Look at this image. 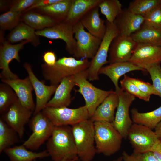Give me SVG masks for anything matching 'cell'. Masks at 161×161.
I'll return each mask as SVG.
<instances>
[{
    "label": "cell",
    "mask_w": 161,
    "mask_h": 161,
    "mask_svg": "<svg viewBox=\"0 0 161 161\" xmlns=\"http://www.w3.org/2000/svg\"><path fill=\"white\" fill-rule=\"evenodd\" d=\"M74 78L75 85L79 87L76 92L80 93L84 98L85 105L90 117L113 90H104L94 86L88 80L87 69L75 75Z\"/></svg>",
    "instance_id": "5b68a950"
},
{
    "label": "cell",
    "mask_w": 161,
    "mask_h": 161,
    "mask_svg": "<svg viewBox=\"0 0 161 161\" xmlns=\"http://www.w3.org/2000/svg\"><path fill=\"white\" fill-rule=\"evenodd\" d=\"M94 124L97 153L109 156L118 151L123 138L112 123L97 121Z\"/></svg>",
    "instance_id": "277c9868"
},
{
    "label": "cell",
    "mask_w": 161,
    "mask_h": 161,
    "mask_svg": "<svg viewBox=\"0 0 161 161\" xmlns=\"http://www.w3.org/2000/svg\"><path fill=\"white\" fill-rule=\"evenodd\" d=\"M46 148L54 161L78 156L71 126H55L51 136L47 140Z\"/></svg>",
    "instance_id": "7a4b0ae2"
},
{
    "label": "cell",
    "mask_w": 161,
    "mask_h": 161,
    "mask_svg": "<svg viewBox=\"0 0 161 161\" xmlns=\"http://www.w3.org/2000/svg\"><path fill=\"white\" fill-rule=\"evenodd\" d=\"M89 64L88 59H77L73 57L64 56L57 60L53 66L42 64V75L50 85L58 86L64 78L87 69Z\"/></svg>",
    "instance_id": "6da1fadb"
},
{
    "label": "cell",
    "mask_w": 161,
    "mask_h": 161,
    "mask_svg": "<svg viewBox=\"0 0 161 161\" xmlns=\"http://www.w3.org/2000/svg\"><path fill=\"white\" fill-rule=\"evenodd\" d=\"M98 6L90 10L81 18L80 21L88 32L101 39L105 33V21L100 17Z\"/></svg>",
    "instance_id": "603a6c76"
},
{
    "label": "cell",
    "mask_w": 161,
    "mask_h": 161,
    "mask_svg": "<svg viewBox=\"0 0 161 161\" xmlns=\"http://www.w3.org/2000/svg\"><path fill=\"white\" fill-rule=\"evenodd\" d=\"M42 58L44 63L49 66L54 65L57 61L55 53L51 50L45 52L42 55Z\"/></svg>",
    "instance_id": "b9f144b4"
},
{
    "label": "cell",
    "mask_w": 161,
    "mask_h": 161,
    "mask_svg": "<svg viewBox=\"0 0 161 161\" xmlns=\"http://www.w3.org/2000/svg\"><path fill=\"white\" fill-rule=\"evenodd\" d=\"M73 27L63 21L41 30L35 31L37 36L52 40L61 39L66 44V49L70 55H73L76 46V41L74 37Z\"/></svg>",
    "instance_id": "5bb4252c"
},
{
    "label": "cell",
    "mask_w": 161,
    "mask_h": 161,
    "mask_svg": "<svg viewBox=\"0 0 161 161\" xmlns=\"http://www.w3.org/2000/svg\"><path fill=\"white\" fill-rule=\"evenodd\" d=\"M4 152L8 157L10 161H33L38 158H43L49 156L47 150L35 152L28 150L23 144L7 148Z\"/></svg>",
    "instance_id": "484cf974"
},
{
    "label": "cell",
    "mask_w": 161,
    "mask_h": 161,
    "mask_svg": "<svg viewBox=\"0 0 161 161\" xmlns=\"http://www.w3.org/2000/svg\"><path fill=\"white\" fill-rule=\"evenodd\" d=\"M23 66L28 74L36 95V102L33 115L41 112L46 107L50 100L51 96L54 93L58 86H47L40 80L34 73L30 64L25 62Z\"/></svg>",
    "instance_id": "e0dca14e"
},
{
    "label": "cell",
    "mask_w": 161,
    "mask_h": 161,
    "mask_svg": "<svg viewBox=\"0 0 161 161\" xmlns=\"http://www.w3.org/2000/svg\"><path fill=\"white\" fill-rule=\"evenodd\" d=\"M21 21L38 30L51 27L60 22L49 16L32 10L22 13Z\"/></svg>",
    "instance_id": "4316f807"
},
{
    "label": "cell",
    "mask_w": 161,
    "mask_h": 161,
    "mask_svg": "<svg viewBox=\"0 0 161 161\" xmlns=\"http://www.w3.org/2000/svg\"><path fill=\"white\" fill-rule=\"evenodd\" d=\"M154 129V132L157 137L161 140V121L157 125Z\"/></svg>",
    "instance_id": "bcb514c9"
},
{
    "label": "cell",
    "mask_w": 161,
    "mask_h": 161,
    "mask_svg": "<svg viewBox=\"0 0 161 161\" xmlns=\"http://www.w3.org/2000/svg\"><path fill=\"white\" fill-rule=\"evenodd\" d=\"M75 85L74 75L63 79L57 86L53 97L47 103L46 107L58 108L69 106L72 100L71 92Z\"/></svg>",
    "instance_id": "ffe728a7"
},
{
    "label": "cell",
    "mask_w": 161,
    "mask_h": 161,
    "mask_svg": "<svg viewBox=\"0 0 161 161\" xmlns=\"http://www.w3.org/2000/svg\"><path fill=\"white\" fill-rule=\"evenodd\" d=\"M38 0H17L11 1L9 10L22 13L35 4Z\"/></svg>",
    "instance_id": "ab89813d"
},
{
    "label": "cell",
    "mask_w": 161,
    "mask_h": 161,
    "mask_svg": "<svg viewBox=\"0 0 161 161\" xmlns=\"http://www.w3.org/2000/svg\"><path fill=\"white\" fill-rule=\"evenodd\" d=\"M106 29L98 50L90 61L87 69L88 79L90 81L99 79V72L103 66L108 63V55L111 44L113 39L119 34V31L114 23L105 21Z\"/></svg>",
    "instance_id": "8992f818"
},
{
    "label": "cell",
    "mask_w": 161,
    "mask_h": 161,
    "mask_svg": "<svg viewBox=\"0 0 161 161\" xmlns=\"http://www.w3.org/2000/svg\"><path fill=\"white\" fill-rule=\"evenodd\" d=\"M151 79L155 95L161 98V67L160 64L151 66L146 69Z\"/></svg>",
    "instance_id": "8d00e7d4"
},
{
    "label": "cell",
    "mask_w": 161,
    "mask_h": 161,
    "mask_svg": "<svg viewBox=\"0 0 161 161\" xmlns=\"http://www.w3.org/2000/svg\"><path fill=\"white\" fill-rule=\"evenodd\" d=\"M116 92L118 95L119 104L112 124L123 138L126 139L128 131L133 123L129 114V108L135 97L121 88Z\"/></svg>",
    "instance_id": "8fae6325"
},
{
    "label": "cell",
    "mask_w": 161,
    "mask_h": 161,
    "mask_svg": "<svg viewBox=\"0 0 161 161\" xmlns=\"http://www.w3.org/2000/svg\"><path fill=\"white\" fill-rule=\"evenodd\" d=\"M18 98L14 90L3 83L0 84V114L2 115Z\"/></svg>",
    "instance_id": "836d02e7"
},
{
    "label": "cell",
    "mask_w": 161,
    "mask_h": 161,
    "mask_svg": "<svg viewBox=\"0 0 161 161\" xmlns=\"http://www.w3.org/2000/svg\"><path fill=\"white\" fill-rule=\"evenodd\" d=\"M72 0H61L57 3L32 10L49 16L59 22L63 21L67 16Z\"/></svg>",
    "instance_id": "83f0119b"
},
{
    "label": "cell",
    "mask_w": 161,
    "mask_h": 161,
    "mask_svg": "<svg viewBox=\"0 0 161 161\" xmlns=\"http://www.w3.org/2000/svg\"><path fill=\"white\" fill-rule=\"evenodd\" d=\"M71 126L79 160L82 161H91L97 153L94 122L89 119Z\"/></svg>",
    "instance_id": "3957f363"
},
{
    "label": "cell",
    "mask_w": 161,
    "mask_h": 161,
    "mask_svg": "<svg viewBox=\"0 0 161 161\" xmlns=\"http://www.w3.org/2000/svg\"><path fill=\"white\" fill-rule=\"evenodd\" d=\"M144 20V17L125 8L116 17L114 23L119 31V34L130 36L140 28Z\"/></svg>",
    "instance_id": "d6986e66"
},
{
    "label": "cell",
    "mask_w": 161,
    "mask_h": 161,
    "mask_svg": "<svg viewBox=\"0 0 161 161\" xmlns=\"http://www.w3.org/2000/svg\"><path fill=\"white\" fill-rule=\"evenodd\" d=\"M161 4V0H134L127 8L132 13L144 17Z\"/></svg>",
    "instance_id": "d6a6232c"
},
{
    "label": "cell",
    "mask_w": 161,
    "mask_h": 161,
    "mask_svg": "<svg viewBox=\"0 0 161 161\" xmlns=\"http://www.w3.org/2000/svg\"><path fill=\"white\" fill-rule=\"evenodd\" d=\"M98 6L106 20L110 23H114L123 10L122 4L118 0H101Z\"/></svg>",
    "instance_id": "1f68e13d"
},
{
    "label": "cell",
    "mask_w": 161,
    "mask_h": 161,
    "mask_svg": "<svg viewBox=\"0 0 161 161\" xmlns=\"http://www.w3.org/2000/svg\"><path fill=\"white\" fill-rule=\"evenodd\" d=\"M130 36L137 43L161 46V30L143 25Z\"/></svg>",
    "instance_id": "f1b7e54d"
},
{
    "label": "cell",
    "mask_w": 161,
    "mask_h": 161,
    "mask_svg": "<svg viewBox=\"0 0 161 161\" xmlns=\"http://www.w3.org/2000/svg\"><path fill=\"white\" fill-rule=\"evenodd\" d=\"M29 126L32 132L23 145L27 149L34 151L49 138L55 126L41 111L33 115Z\"/></svg>",
    "instance_id": "52a82bcc"
},
{
    "label": "cell",
    "mask_w": 161,
    "mask_h": 161,
    "mask_svg": "<svg viewBox=\"0 0 161 161\" xmlns=\"http://www.w3.org/2000/svg\"><path fill=\"white\" fill-rule=\"evenodd\" d=\"M17 133L1 117L0 118V153L19 142Z\"/></svg>",
    "instance_id": "4dcf8cb0"
},
{
    "label": "cell",
    "mask_w": 161,
    "mask_h": 161,
    "mask_svg": "<svg viewBox=\"0 0 161 161\" xmlns=\"http://www.w3.org/2000/svg\"><path fill=\"white\" fill-rule=\"evenodd\" d=\"M11 1L6 0L0 1V9L1 11L7 10L8 8H10Z\"/></svg>",
    "instance_id": "f6af8a7d"
},
{
    "label": "cell",
    "mask_w": 161,
    "mask_h": 161,
    "mask_svg": "<svg viewBox=\"0 0 161 161\" xmlns=\"http://www.w3.org/2000/svg\"><path fill=\"white\" fill-rule=\"evenodd\" d=\"M137 43L131 36L119 34L112 40L109 49V64L128 61Z\"/></svg>",
    "instance_id": "2e32d148"
},
{
    "label": "cell",
    "mask_w": 161,
    "mask_h": 161,
    "mask_svg": "<svg viewBox=\"0 0 161 161\" xmlns=\"http://www.w3.org/2000/svg\"><path fill=\"white\" fill-rule=\"evenodd\" d=\"M61 0H38L34 4L24 11L22 13L27 11L33 10L36 8L43 7L54 4L61 1Z\"/></svg>",
    "instance_id": "7bdbcfd3"
},
{
    "label": "cell",
    "mask_w": 161,
    "mask_h": 161,
    "mask_svg": "<svg viewBox=\"0 0 161 161\" xmlns=\"http://www.w3.org/2000/svg\"><path fill=\"white\" fill-rule=\"evenodd\" d=\"M161 140V139H160Z\"/></svg>",
    "instance_id": "681fc988"
},
{
    "label": "cell",
    "mask_w": 161,
    "mask_h": 161,
    "mask_svg": "<svg viewBox=\"0 0 161 161\" xmlns=\"http://www.w3.org/2000/svg\"><path fill=\"white\" fill-rule=\"evenodd\" d=\"M2 82L9 86L14 91L21 104L32 112L35 108L32 96L34 90L28 76L24 79H1Z\"/></svg>",
    "instance_id": "ac0fdd59"
},
{
    "label": "cell",
    "mask_w": 161,
    "mask_h": 161,
    "mask_svg": "<svg viewBox=\"0 0 161 161\" xmlns=\"http://www.w3.org/2000/svg\"><path fill=\"white\" fill-rule=\"evenodd\" d=\"M121 156L122 161H158L151 151L139 153L133 151L131 154H129L123 151Z\"/></svg>",
    "instance_id": "f35d334b"
},
{
    "label": "cell",
    "mask_w": 161,
    "mask_h": 161,
    "mask_svg": "<svg viewBox=\"0 0 161 161\" xmlns=\"http://www.w3.org/2000/svg\"><path fill=\"white\" fill-rule=\"evenodd\" d=\"M22 13L9 10L0 16V27L1 30L16 27L21 21Z\"/></svg>",
    "instance_id": "e575fe53"
},
{
    "label": "cell",
    "mask_w": 161,
    "mask_h": 161,
    "mask_svg": "<svg viewBox=\"0 0 161 161\" xmlns=\"http://www.w3.org/2000/svg\"><path fill=\"white\" fill-rule=\"evenodd\" d=\"M130 79L144 94L150 96L152 95H155V92L152 85L138 79L130 77Z\"/></svg>",
    "instance_id": "60d3db41"
},
{
    "label": "cell",
    "mask_w": 161,
    "mask_h": 161,
    "mask_svg": "<svg viewBox=\"0 0 161 161\" xmlns=\"http://www.w3.org/2000/svg\"><path fill=\"white\" fill-rule=\"evenodd\" d=\"M119 102L118 93L113 91L97 108L90 119L93 122L102 121L112 123Z\"/></svg>",
    "instance_id": "44dd1931"
},
{
    "label": "cell",
    "mask_w": 161,
    "mask_h": 161,
    "mask_svg": "<svg viewBox=\"0 0 161 161\" xmlns=\"http://www.w3.org/2000/svg\"><path fill=\"white\" fill-rule=\"evenodd\" d=\"M123 158L122 156L114 160L113 161H122Z\"/></svg>",
    "instance_id": "c3c4849f"
},
{
    "label": "cell",
    "mask_w": 161,
    "mask_h": 161,
    "mask_svg": "<svg viewBox=\"0 0 161 161\" xmlns=\"http://www.w3.org/2000/svg\"><path fill=\"white\" fill-rule=\"evenodd\" d=\"M121 88L129 94L146 102L149 101L151 96L142 92L130 80V77L125 75L120 81Z\"/></svg>",
    "instance_id": "d590c367"
},
{
    "label": "cell",
    "mask_w": 161,
    "mask_h": 161,
    "mask_svg": "<svg viewBox=\"0 0 161 161\" xmlns=\"http://www.w3.org/2000/svg\"><path fill=\"white\" fill-rule=\"evenodd\" d=\"M35 30L23 22H21L8 35V41L13 43L27 40L36 47L40 44V41L39 36L35 34Z\"/></svg>",
    "instance_id": "d4e9b609"
},
{
    "label": "cell",
    "mask_w": 161,
    "mask_h": 161,
    "mask_svg": "<svg viewBox=\"0 0 161 161\" xmlns=\"http://www.w3.org/2000/svg\"><path fill=\"white\" fill-rule=\"evenodd\" d=\"M144 18L143 25L161 30V4Z\"/></svg>",
    "instance_id": "74e56055"
},
{
    "label": "cell",
    "mask_w": 161,
    "mask_h": 161,
    "mask_svg": "<svg viewBox=\"0 0 161 161\" xmlns=\"http://www.w3.org/2000/svg\"><path fill=\"white\" fill-rule=\"evenodd\" d=\"M41 112L55 126H71L90 118L89 112L85 105L75 109L67 107H46Z\"/></svg>",
    "instance_id": "ba28073f"
},
{
    "label": "cell",
    "mask_w": 161,
    "mask_h": 161,
    "mask_svg": "<svg viewBox=\"0 0 161 161\" xmlns=\"http://www.w3.org/2000/svg\"><path fill=\"white\" fill-rule=\"evenodd\" d=\"M101 0H72L64 21L73 26L91 9L98 6Z\"/></svg>",
    "instance_id": "cb8c5ba5"
},
{
    "label": "cell",
    "mask_w": 161,
    "mask_h": 161,
    "mask_svg": "<svg viewBox=\"0 0 161 161\" xmlns=\"http://www.w3.org/2000/svg\"><path fill=\"white\" fill-rule=\"evenodd\" d=\"M127 138L133 151L139 153L151 151L159 140L152 129L134 123L128 131Z\"/></svg>",
    "instance_id": "30bf717a"
},
{
    "label": "cell",
    "mask_w": 161,
    "mask_h": 161,
    "mask_svg": "<svg viewBox=\"0 0 161 161\" xmlns=\"http://www.w3.org/2000/svg\"><path fill=\"white\" fill-rule=\"evenodd\" d=\"M0 47V69L2 70L0 73L1 79H14L19 78L16 74L13 73L9 67L10 63L13 59L18 62L21 60L19 55V51L24 46L30 43L27 40L22 41L15 44H12L8 41L4 40L1 38Z\"/></svg>",
    "instance_id": "4fadbf2b"
},
{
    "label": "cell",
    "mask_w": 161,
    "mask_h": 161,
    "mask_svg": "<svg viewBox=\"0 0 161 161\" xmlns=\"http://www.w3.org/2000/svg\"><path fill=\"white\" fill-rule=\"evenodd\" d=\"M76 46L73 56L77 59L92 58L96 54L102 39L86 31L80 21L73 27Z\"/></svg>",
    "instance_id": "9c48e42d"
},
{
    "label": "cell",
    "mask_w": 161,
    "mask_h": 161,
    "mask_svg": "<svg viewBox=\"0 0 161 161\" xmlns=\"http://www.w3.org/2000/svg\"><path fill=\"white\" fill-rule=\"evenodd\" d=\"M151 151L158 161H161V140H159Z\"/></svg>",
    "instance_id": "ee69618b"
},
{
    "label": "cell",
    "mask_w": 161,
    "mask_h": 161,
    "mask_svg": "<svg viewBox=\"0 0 161 161\" xmlns=\"http://www.w3.org/2000/svg\"><path fill=\"white\" fill-rule=\"evenodd\" d=\"M79 159L78 156L67 157L64 158L60 161H78ZM33 161H37L36 160Z\"/></svg>",
    "instance_id": "7dc6e473"
},
{
    "label": "cell",
    "mask_w": 161,
    "mask_h": 161,
    "mask_svg": "<svg viewBox=\"0 0 161 161\" xmlns=\"http://www.w3.org/2000/svg\"><path fill=\"white\" fill-rule=\"evenodd\" d=\"M128 61L145 70L151 66L160 64L161 46L137 43Z\"/></svg>",
    "instance_id": "9a60e30c"
},
{
    "label": "cell",
    "mask_w": 161,
    "mask_h": 161,
    "mask_svg": "<svg viewBox=\"0 0 161 161\" xmlns=\"http://www.w3.org/2000/svg\"><path fill=\"white\" fill-rule=\"evenodd\" d=\"M33 112L23 106L18 98L1 115V117L18 134L22 139L24 126L29 121Z\"/></svg>",
    "instance_id": "7c38bea8"
},
{
    "label": "cell",
    "mask_w": 161,
    "mask_h": 161,
    "mask_svg": "<svg viewBox=\"0 0 161 161\" xmlns=\"http://www.w3.org/2000/svg\"><path fill=\"white\" fill-rule=\"evenodd\" d=\"M135 70L146 71L144 69L130 62H117L102 67L99 72V74L104 75L108 76L114 85L116 92L121 89L118 85L120 78L130 72Z\"/></svg>",
    "instance_id": "7402d4cb"
},
{
    "label": "cell",
    "mask_w": 161,
    "mask_h": 161,
    "mask_svg": "<svg viewBox=\"0 0 161 161\" xmlns=\"http://www.w3.org/2000/svg\"><path fill=\"white\" fill-rule=\"evenodd\" d=\"M131 119L134 123L154 129L161 121V106L151 112H140L135 108L131 111Z\"/></svg>",
    "instance_id": "f546056e"
}]
</instances>
